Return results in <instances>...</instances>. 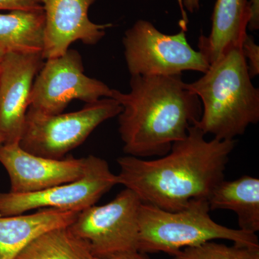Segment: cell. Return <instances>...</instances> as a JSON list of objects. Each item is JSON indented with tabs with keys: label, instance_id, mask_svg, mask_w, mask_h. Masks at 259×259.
<instances>
[{
	"label": "cell",
	"instance_id": "1",
	"mask_svg": "<svg viewBox=\"0 0 259 259\" xmlns=\"http://www.w3.org/2000/svg\"><path fill=\"white\" fill-rule=\"evenodd\" d=\"M197 126L185 139L158 159L125 156L117 159L118 185L139 197L143 204L177 212L199 202H208L213 189L223 180L235 140L205 139Z\"/></svg>",
	"mask_w": 259,
	"mask_h": 259
},
{
	"label": "cell",
	"instance_id": "2",
	"mask_svg": "<svg viewBox=\"0 0 259 259\" xmlns=\"http://www.w3.org/2000/svg\"><path fill=\"white\" fill-rule=\"evenodd\" d=\"M130 87L127 93L112 89L111 96L122 107L119 133L127 156H165L202 115L200 100L182 75L131 76Z\"/></svg>",
	"mask_w": 259,
	"mask_h": 259
},
{
	"label": "cell",
	"instance_id": "3",
	"mask_svg": "<svg viewBox=\"0 0 259 259\" xmlns=\"http://www.w3.org/2000/svg\"><path fill=\"white\" fill-rule=\"evenodd\" d=\"M251 79L241 47H235L199 79L187 83L203 106L195 126L214 139L231 141L258 123L259 90Z\"/></svg>",
	"mask_w": 259,
	"mask_h": 259
},
{
	"label": "cell",
	"instance_id": "4",
	"mask_svg": "<svg viewBox=\"0 0 259 259\" xmlns=\"http://www.w3.org/2000/svg\"><path fill=\"white\" fill-rule=\"evenodd\" d=\"M208 202H199L183 210L169 212L148 204L139 210V251L175 255L188 247L226 240L236 244L259 247L256 234L214 222Z\"/></svg>",
	"mask_w": 259,
	"mask_h": 259
},
{
	"label": "cell",
	"instance_id": "5",
	"mask_svg": "<svg viewBox=\"0 0 259 259\" xmlns=\"http://www.w3.org/2000/svg\"><path fill=\"white\" fill-rule=\"evenodd\" d=\"M122 110L110 97L87 104L79 111L47 115L29 107L20 146L25 151L53 159L82 144L100 124L113 118Z\"/></svg>",
	"mask_w": 259,
	"mask_h": 259
},
{
	"label": "cell",
	"instance_id": "6",
	"mask_svg": "<svg viewBox=\"0 0 259 259\" xmlns=\"http://www.w3.org/2000/svg\"><path fill=\"white\" fill-rule=\"evenodd\" d=\"M122 44L131 76H174L186 71L204 74L209 64L192 49L182 29L167 35L148 20H139L125 32Z\"/></svg>",
	"mask_w": 259,
	"mask_h": 259
},
{
	"label": "cell",
	"instance_id": "7",
	"mask_svg": "<svg viewBox=\"0 0 259 259\" xmlns=\"http://www.w3.org/2000/svg\"><path fill=\"white\" fill-rule=\"evenodd\" d=\"M141 204L139 197L125 188L109 203L81 211L69 230L88 242L95 258L137 251Z\"/></svg>",
	"mask_w": 259,
	"mask_h": 259
},
{
	"label": "cell",
	"instance_id": "8",
	"mask_svg": "<svg viewBox=\"0 0 259 259\" xmlns=\"http://www.w3.org/2000/svg\"><path fill=\"white\" fill-rule=\"evenodd\" d=\"M118 185L117 175L105 160L86 157L84 174L79 180L29 193H0V217L18 215L37 208L80 212L95 205L104 194Z\"/></svg>",
	"mask_w": 259,
	"mask_h": 259
},
{
	"label": "cell",
	"instance_id": "9",
	"mask_svg": "<svg viewBox=\"0 0 259 259\" xmlns=\"http://www.w3.org/2000/svg\"><path fill=\"white\" fill-rule=\"evenodd\" d=\"M112 92L106 83L85 75L79 53L69 49L42 65L32 84L29 107L47 115H57L72 100L93 103L111 98Z\"/></svg>",
	"mask_w": 259,
	"mask_h": 259
},
{
	"label": "cell",
	"instance_id": "10",
	"mask_svg": "<svg viewBox=\"0 0 259 259\" xmlns=\"http://www.w3.org/2000/svg\"><path fill=\"white\" fill-rule=\"evenodd\" d=\"M41 54L5 53L0 64V137L20 144L34 80L44 65Z\"/></svg>",
	"mask_w": 259,
	"mask_h": 259
},
{
	"label": "cell",
	"instance_id": "11",
	"mask_svg": "<svg viewBox=\"0 0 259 259\" xmlns=\"http://www.w3.org/2000/svg\"><path fill=\"white\" fill-rule=\"evenodd\" d=\"M0 163L8 171L10 192H39L79 180L84 174L86 158L53 159L25 151L19 144H0Z\"/></svg>",
	"mask_w": 259,
	"mask_h": 259
},
{
	"label": "cell",
	"instance_id": "12",
	"mask_svg": "<svg viewBox=\"0 0 259 259\" xmlns=\"http://www.w3.org/2000/svg\"><path fill=\"white\" fill-rule=\"evenodd\" d=\"M96 0H42L46 17L44 59L59 57L71 44L81 41L96 45L112 24H97L89 18V10Z\"/></svg>",
	"mask_w": 259,
	"mask_h": 259
},
{
	"label": "cell",
	"instance_id": "13",
	"mask_svg": "<svg viewBox=\"0 0 259 259\" xmlns=\"http://www.w3.org/2000/svg\"><path fill=\"white\" fill-rule=\"evenodd\" d=\"M78 214L42 208L33 214L0 217V259H15L29 243L44 233L71 226Z\"/></svg>",
	"mask_w": 259,
	"mask_h": 259
},
{
	"label": "cell",
	"instance_id": "14",
	"mask_svg": "<svg viewBox=\"0 0 259 259\" xmlns=\"http://www.w3.org/2000/svg\"><path fill=\"white\" fill-rule=\"evenodd\" d=\"M250 20L249 0H217L212 16V29L208 36L201 35L199 52L209 64L219 60L235 47H241L248 34Z\"/></svg>",
	"mask_w": 259,
	"mask_h": 259
},
{
	"label": "cell",
	"instance_id": "15",
	"mask_svg": "<svg viewBox=\"0 0 259 259\" xmlns=\"http://www.w3.org/2000/svg\"><path fill=\"white\" fill-rule=\"evenodd\" d=\"M209 209H228L236 213L241 231H259V180L244 176L233 181L223 180L208 198Z\"/></svg>",
	"mask_w": 259,
	"mask_h": 259
},
{
	"label": "cell",
	"instance_id": "16",
	"mask_svg": "<svg viewBox=\"0 0 259 259\" xmlns=\"http://www.w3.org/2000/svg\"><path fill=\"white\" fill-rule=\"evenodd\" d=\"M45 28L44 9L0 13V48L5 52L42 54Z\"/></svg>",
	"mask_w": 259,
	"mask_h": 259
},
{
	"label": "cell",
	"instance_id": "17",
	"mask_svg": "<svg viewBox=\"0 0 259 259\" xmlns=\"http://www.w3.org/2000/svg\"><path fill=\"white\" fill-rule=\"evenodd\" d=\"M88 242L69 227L44 233L23 248L15 259H94Z\"/></svg>",
	"mask_w": 259,
	"mask_h": 259
},
{
	"label": "cell",
	"instance_id": "18",
	"mask_svg": "<svg viewBox=\"0 0 259 259\" xmlns=\"http://www.w3.org/2000/svg\"><path fill=\"white\" fill-rule=\"evenodd\" d=\"M173 259H259V247L211 241L184 248L173 255Z\"/></svg>",
	"mask_w": 259,
	"mask_h": 259
},
{
	"label": "cell",
	"instance_id": "19",
	"mask_svg": "<svg viewBox=\"0 0 259 259\" xmlns=\"http://www.w3.org/2000/svg\"><path fill=\"white\" fill-rule=\"evenodd\" d=\"M241 50L250 78L253 79L259 74V47L253 37L247 35L242 42Z\"/></svg>",
	"mask_w": 259,
	"mask_h": 259
},
{
	"label": "cell",
	"instance_id": "20",
	"mask_svg": "<svg viewBox=\"0 0 259 259\" xmlns=\"http://www.w3.org/2000/svg\"><path fill=\"white\" fill-rule=\"evenodd\" d=\"M44 9L42 0H0V10H35Z\"/></svg>",
	"mask_w": 259,
	"mask_h": 259
},
{
	"label": "cell",
	"instance_id": "21",
	"mask_svg": "<svg viewBox=\"0 0 259 259\" xmlns=\"http://www.w3.org/2000/svg\"><path fill=\"white\" fill-rule=\"evenodd\" d=\"M250 20L248 28L252 31L259 29V0H249Z\"/></svg>",
	"mask_w": 259,
	"mask_h": 259
},
{
	"label": "cell",
	"instance_id": "22",
	"mask_svg": "<svg viewBox=\"0 0 259 259\" xmlns=\"http://www.w3.org/2000/svg\"><path fill=\"white\" fill-rule=\"evenodd\" d=\"M94 259H151L148 255V253H143V252L133 251L127 252V253H120L113 255V256L108 257V258H95Z\"/></svg>",
	"mask_w": 259,
	"mask_h": 259
},
{
	"label": "cell",
	"instance_id": "23",
	"mask_svg": "<svg viewBox=\"0 0 259 259\" xmlns=\"http://www.w3.org/2000/svg\"><path fill=\"white\" fill-rule=\"evenodd\" d=\"M180 3L181 9H182V15L186 19L185 8L189 13H193L199 10V0H178Z\"/></svg>",
	"mask_w": 259,
	"mask_h": 259
},
{
	"label": "cell",
	"instance_id": "24",
	"mask_svg": "<svg viewBox=\"0 0 259 259\" xmlns=\"http://www.w3.org/2000/svg\"><path fill=\"white\" fill-rule=\"evenodd\" d=\"M5 51L4 49H2V48H0V64H1L2 61H3V57H4L5 54Z\"/></svg>",
	"mask_w": 259,
	"mask_h": 259
},
{
	"label": "cell",
	"instance_id": "25",
	"mask_svg": "<svg viewBox=\"0 0 259 259\" xmlns=\"http://www.w3.org/2000/svg\"><path fill=\"white\" fill-rule=\"evenodd\" d=\"M3 139H2L1 137H0V144H3Z\"/></svg>",
	"mask_w": 259,
	"mask_h": 259
}]
</instances>
